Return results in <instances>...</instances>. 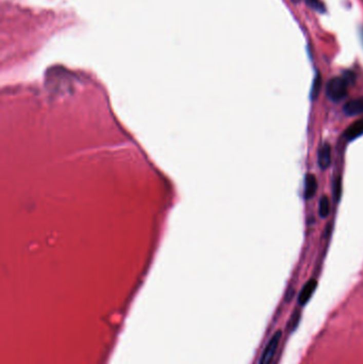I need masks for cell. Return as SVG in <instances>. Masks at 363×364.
<instances>
[{
  "instance_id": "obj_7",
  "label": "cell",
  "mask_w": 363,
  "mask_h": 364,
  "mask_svg": "<svg viewBox=\"0 0 363 364\" xmlns=\"http://www.w3.org/2000/svg\"><path fill=\"white\" fill-rule=\"evenodd\" d=\"M361 136H363V119L356 121L345 130V137L348 141L356 140Z\"/></svg>"
},
{
  "instance_id": "obj_9",
  "label": "cell",
  "mask_w": 363,
  "mask_h": 364,
  "mask_svg": "<svg viewBox=\"0 0 363 364\" xmlns=\"http://www.w3.org/2000/svg\"><path fill=\"white\" fill-rule=\"evenodd\" d=\"M330 212V203H329V199L326 196H323L322 199L319 200L318 203V213L319 216H322L323 218L327 217L329 215Z\"/></svg>"
},
{
  "instance_id": "obj_8",
  "label": "cell",
  "mask_w": 363,
  "mask_h": 364,
  "mask_svg": "<svg viewBox=\"0 0 363 364\" xmlns=\"http://www.w3.org/2000/svg\"><path fill=\"white\" fill-rule=\"evenodd\" d=\"M300 319H301V312L299 309H296L293 311L292 315L290 316L289 318V321H288V324H286V331L289 333H293L295 332V330L297 329V327L299 326V323H300Z\"/></svg>"
},
{
  "instance_id": "obj_3",
  "label": "cell",
  "mask_w": 363,
  "mask_h": 364,
  "mask_svg": "<svg viewBox=\"0 0 363 364\" xmlns=\"http://www.w3.org/2000/svg\"><path fill=\"white\" fill-rule=\"evenodd\" d=\"M316 288H317V281L315 279H309L303 284L297 298V302L300 307H303V305H306L309 302V300L311 299V297L315 292Z\"/></svg>"
},
{
  "instance_id": "obj_11",
  "label": "cell",
  "mask_w": 363,
  "mask_h": 364,
  "mask_svg": "<svg viewBox=\"0 0 363 364\" xmlns=\"http://www.w3.org/2000/svg\"><path fill=\"white\" fill-rule=\"evenodd\" d=\"M306 3L309 7H311L312 9L318 11V12H323L324 11V6L323 4L319 2V0H306Z\"/></svg>"
},
{
  "instance_id": "obj_1",
  "label": "cell",
  "mask_w": 363,
  "mask_h": 364,
  "mask_svg": "<svg viewBox=\"0 0 363 364\" xmlns=\"http://www.w3.org/2000/svg\"><path fill=\"white\" fill-rule=\"evenodd\" d=\"M348 81L344 77L331 78L326 86V95L332 103H339L347 95Z\"/></svg>"
},
{
  "instance_id": "obj_10",
  "label": "cell",
  "mask_w": 363,
  "mask_h": 364,
  "mask_svg": "<svg viewBox=\"0 0 363 364\" xmlns=\"http://www.w3.org/2000/svg\"><path fill=\"white\" fill-rule=\"evenodd\" d=\"M319 90H321V76H316L313 84H312V89H311V98L315 99L319 93Z\"/></svg>"
},
{
  "instance_id": "obj_4",
  "label": "cell",
  "mask_w": 363,
  "mask_h": 364,
  "mask_svg": "<svg viewBox=\"0 0 363 364\" xmlns=\"http://www.w3.org/2000/svg\"><path fill=\"white\" fill-rule=\"evenodd\" d=\"M318 166L322 169H326L329 167L331 162V149L328 143H324L318 149V158H317Z\"/></svg>"
},
{
  "instance_id": "obj_6",
  "label": "cell",
  "mask_w": 363,
  "mask_h": 364,
  "mask_svg": "<svg viewBox=\"0 0 363 364\" xmlns=\"http://www.w3.org/2000/svg\"><path fill=\"white\" fill-rule=\"evenodd\" d=\"M317 190V180L314 175L308 174L306 178H304V192L303 196L306 199L312 198Z\"/></svg>"
},
{
  "instance_id": "obj_5",
  "label": "cell",
  "mask_w": 363,
  "mask_h": 364,
  "mask_svg": "<svg viewBox=\"0 0 363 364\" xmlns=\"http://www.w3.org/2000/svg\"><path fill=\"white\" fill-rule=\"evenodd\" d=\"M344 112L348 116L362 114L363 113V97L347 101L344 106Z\"/></svg>"
},
{
  "instance_id": "obj_2",
  "label": "cell",
  "mask_w": 363,
  "mask_h": 364,
  "mask_svg": "<svg viewBox=\"0 0 363 364\" xmlns=\"http://www.w3.org/2000/svg\"><path fill=\"white\" fill-rule=\"evenodd\" d=\"M282 339V330L275 331V333L271 337L265 347L263 348L262 354L260 356L259 364H272L275 359L276 353L278 351L280 341Z\"/></svg>"
}]
</instances>
